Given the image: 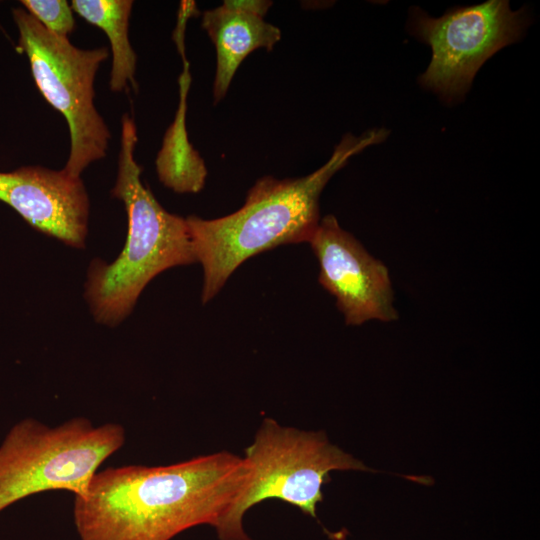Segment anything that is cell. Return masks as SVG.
I'll return each instance as SVG.
<instances>
[{"mask_svg": "<svg viewBox=\"0 0 540 540\" xmlns=\"http://www.w3.org/2000/svg\"><path fill=\"white\" fill-rule=\"evenodd\" d=\"M250 476L248 461L227 451L105 468L74 496V525L80 540H171L198 525L216 528Z\"/></svg>", "mask_w": 540, "mask_h": 540, "instance_id": "cell-1", "label": "cell"}, {"mask_svg": "<svg viewBox=\"0 0 540 540\" xmlns=\"http://www.w3.org/2000/svg\"><path fill=\"white\" fill-rule=\"evenodd\" d=\"M374 128L360 136L347 133L329 160L300 178L264 176L247 192L235 212L216 219L186 218L196 260L203 268V304L214 298L247 259L280 245L309 242L320 223L319 199L331 177L365 148L386 140Z\"/></svg>", "mask_w": 540, "mask_h": 540, "instance_id": "cell-2", "label": "cell"}, {"mask_svg": "<svg viewBox=\"0 0 540 540\" xmlns=\"http://www.w3.org/2000/svg\"><path fill=\"white\" fill-rule=\"evenodd\" d=\"M136 142L134 120L124 114L111 195L124 203L127 239L113 262L95 259L90 263L84 294L94 319L109 327L129 316L146 285L158 274L197 262L186 218L166 211L142 183V169L134 158Z\"/></svg>", "mask_w": 540, "mask_h": 540, "instance_id": "cell-3", "label": "cell"}, {"mask_svg": "<svg viewBox=\"0 0 540 540\" xmlns=\"http://www.w3.org/2000/svg\"><path fill=\"white\" fill-rule=\"evenodd\" d=\"M125 440L124 427L114 422L95 426L80 416L50 427L34 418L20 420L0 444V512L45 491L83 495Z\"/></svg>", "mask_w": 540, "mask_h": 540, "instance_id": "cell-4", "label": "cell"}, {"mask_svg": "<svg viewBox=\"0 0 540 540\" xmlns=\"http://www.w3.org/2000/svg\"><path fill=\"white\" fill-rule=\"evenodd\" d=\"M244 458L251 476L243 492L215 528L219 540H251L243 527L249 508L266 499H280L317 519L322 486L334 470L372 471L330 444L324 432L283 427L265 418Z\"/></svg>", "mask_w": 540, "mask_h": 540, "instance_id": "cell-5", "label": "cell"}, {"mask_svg": "<svg viewBox=\"0 0 540 540\" xmlns=\"http://www.w3.org/2000/svg\"><path fill=\"white\" fill-rule=\"evenodd\" d=\"M18 47L28 56L37 88L66 119L70 151L63 170L80 177L89 164L106 156L110 131L94 105V80L107 48L79 49L49 32L26 10L14 8Z\"/></svg>", "mask_w": 540, "mask_h": 540, "instance_id": "cell-6", "label": "cell"}, {"mask_svg": "<svg viewBox=\"0 0 540 540\" xmlns=\"http://www.w3.org/2000/svg\"><path fill=\"white\" fill-rule=\"evenodd\" d=\"M528 22V13L512 11L507 0L453 7L439 18L412 7L408 31L432 50L420 84L447 104L462 101L483 63L518 42Z\"/></svg>", "mask_w": 540, "mask_h": 540, "instance_id": "cell-7", "label": "cell"}, {"mask_svg": "<svg viewBox=\"0 0 540 540\" xmlns=\"http://www.w3.org/2000/svg\"><path fill=\"white\" fill-rule=\"evenodd\" d=\"M318 260V281L336 299L346 325L398 318L387 267L327 215L308 242Z\"/></svg>", "mask_w": 540, "mask_h": 540, "instance_id": "cell-8", "label": "cell"}, {"mask_svg": "<svg viewBox=\"0 0 540 540\" xmlns=\"http://www.w3.org/2000/svg\"><path fill=\"white\" fill-rule=\"evenodd\" d=\"M0 201L34 229L68 246L85 247L90 203L80 177L41 166L0 172Z\"/></svg>", "mask_w": 540, "mask_h": 540, "instance_id": "cell-9", "label": "cell"}, {"mask_svg": "<svg viewBox=\"0 0 540 540\" xmlns=\"http://www.w3.org/2000/svg\"><path fill=\"white\" fill-rule=\"evenodd\" d=\"M271 5V1L264 0H225L220 6L204 11L201 25L217 56L214 103L224 98L237 69L250 53L259 48L271 51L280 40V29L264 20Z\"/></svg>", "mask_w": 540, "mask_h": 540, "instance_id": "cell-10", "label": "cell"}, {"mask_svg": "<svg viewBox=\"0 0 540 540\" xmlns=\"http://www.w3.org/2000/svg\"><path fill=\"white\" fill-rule=\"evenodd\" d=\"M131 0H73L71 8L90 24L102 29L112 52L109 86L112 92L123 91L128 82L135 85L136 54L128 38Z\"/></svg>", "mask_w": 540, "mask_h": 540, "instance_id": "cell-11", "label": "cell"}, {"mask_svg": "<svg viewBox=\"0 0 540 540\" xmlns=\"http://www.w3.org/2000/svg\"><path fill=\"white\" fill-rule=\"evenodd\" d=\"M21 4L49 32L57 36L68 38L75 29L71 5L65 0H22Z\"/></svg>", "mask_w": 540, "mask_h": 540, "instance_id": "cell-12", "label": "cell"}]
</instances>
